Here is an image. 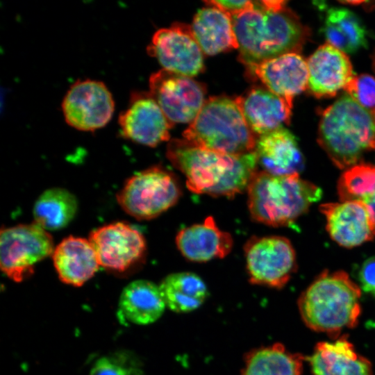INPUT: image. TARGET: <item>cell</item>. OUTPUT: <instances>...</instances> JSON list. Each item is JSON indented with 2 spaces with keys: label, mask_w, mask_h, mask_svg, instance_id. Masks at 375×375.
Wrapping results in <instances>:
<instances>
[{
  "label": "cell",
  "mask_w": 375,
  "mask_h": 375,
  "mask_svg": "<svg viewBox=\"0 0 375 375\" xmlns=\"http://www.w3.org/2000/svg\"><path fill=\"white\" fill-rule=\"evenodd\" d=\"M319 210L326 218L329 235L340 246L352 248L375 236L373 217L362 201L327 203L321 205Z\"/></svg>",
  "instance_id": "15"
},
{
  "label": "cell",
  "mask_w": 375,
  "mask_h": 375,
  "mask_svg": "<svg viewBox=\"0 0 375 375\" xmlns=\"http://www.w3.org/2000/svg\"><path fill=\"white\" fill-rule=\"evenodd\" d=\"M362 201L369 209L375 226V185L362 198Z\"/></svg>",
  "instance_id": "34"
},
{
  "label": "cell",
  "mask_w": 375,
  "mask_h": 375,
  "mask_svg": "<svg viewBox=\"0 0 375 375\" xmlns=\"http://www.w3.org/2000/svg\"><path fill=\"white\" fill-rule=\"evenodd\" d=\"M147 51L163 69L185 76H196L204 67V54L186 24L176 22L158 30Z\"/></svg>",
  "instance_id": "13"
},
{
  "label": "cell",
  "mask_w": 375,
  "mask_h": 375,
  "mask_svg": "<svg viewBox=\"0 0 375 375\" xmlns=\"http://www.w3.org/2000/svg\"><path fill=\"white\" fill-rule=\"evenodd\" d=\"M375 185V167L365 163L353 165L342 174L338 183L340 201H360Z\"/></svg>",
  "instance_id": "29"
},
{
  "label": "cell",
  "mask_w": 375,
  "mask_h": 375,
  "mask_svg": "<svg viewBox=\"0 0 375 375\" xmlns=\"http://www.w3.org/2000/svg\"><path fill=\"white\" fill-rule=\"evenodd\" d=\"M285 1H256L231 17L239 60L249 66L285 53H299L309 30Z\"/></svg>",
  "instance_id": "1"
},
{
  "label": "cell",
  "mask_w": 375,
  "mask_h": 375,
  "mask_svg": "<svg viewBox=\"0 0 375 375\" xmlns=\"http://www.w3.org/2000/svg\"><path fill=\"white\" fill-rule=\"evenodd\" d=\"M374 118H375V114H374Z\"/></svg>",
  "instance_id": "36"
},
{
  "label": "cell",
  "mask_w": 375,
  "mask_h": 375,
  "mask_svg": "<svg viewBox=\"0 0 375 375\" xmlns=\"http://www.w3.org/2000/svg\"><path fill=\"white\" fill-rule=\"evenodd\" d=\"M165 308L159 285L147 280H136L123 289L118 315L124 322L147 325L157 321Z\"/></svg>",
  "instance_id": "23"
},
{
  "label": "cell",
  "mask_w": 375,
  "mask_h": 375,
  "mask_svg": "<svg viewBox=\"0 0 375 375\" xmlns=\"http://www.w3.org/2000/svg\"><path fill=\"white\" fill-rule=\"evenodd\" d=\"M306 360L277 342L248 351L240 375H301Z\"/></svg>",
  "instance_id": "25"
},
{
  "label": "cell",
  "mask_w": 375,
  "mask_h": 375,
  "mask_svg": "<svg viewBox=\"0 0 375 375\" xmlns=\"http://www.w3.org/2000/svg\"><path fill=\"white\" fill-rule=\"evenodd\" d=\"M62 110L70 126L82 131H94L110 122L115 102L103 82L79 80L67 90L62 102Z\"/></svg>",
  "instance_id": "11"
},
{
  "label": "cell",
  "mask_w": 375,
  "mask_h": 375,
  "mask_svg": "<svg viewBox=\"0 0 375 375\" xmlns=\"http://www.w3.org/2000/svg\"><path fill=\"white\" fill-rule=\"evenodd\" d=\"M374 69L375 70V55H374Z\"/></svg>",
  "instance_id": "35"
},
{
  "label": "cell",
  "mask_w": 375,
  "mask_h": 375,
  "mask_svg": "<svg viewBox=\"0 0 375 375\" xmlns=\"http://www.w3.org/2000/svg\"><path fill=\"white\" fill-rule=\"evenodd\" d=\"M254 152L231 155L197 147L185 139H173L167 145V157L185 175L192 192L233 197L247 189L257 172Z\"/></svg>",
  "instance_id": "2"
},
{
  "label": "cell",
  "mask_w": 375,
  "mask_h": 375,
  "mask_svg": "<svg viewBox=\"0 0 375 375\" xmlns=\"http://www.w3.org/2000/svg\"><path fill=\"white\" fill-rule=\"evenodd\" d=\"M181 195V187L174 174L154 166L127 179L117 194V201L129 215L147 220L172 207Z\"/></svg>",
  "instance_id": "7"
},
{
  "label": "cell",
  "mask_w": 375,
  "mask_h": 375,
  "mask_svg": "<svg viewBox=\"0 0 375 375\" xmlns=\"http://www.w3.org/2000/svg\"><path fill=\"white\" fill-rule=\"evenodd\" d=\"M251 218L272 226L292 224L322 198V190L299 174L276 176L257 171L247 188Z\"/></svg>",
  "instance_id": "5"
},
{
  "label": "cell",
  "mask_w": 375,
  "mask_h": 375,
  "mask_svg": "<svg viewBox=\"0 0 375 375\" xmlns=\"http://www.w3.org/2000/svg\"><path fill=\"white\" fill-rule=\"evenodd\" d=\"M149 94L174 124L191 123L206 101L202 83L165 69L151 75Z\"/></svg>",
  "instance_id": "10"
},
{
  "label": "cell",
  "mask_w": 375,
  "mask_h": 375,
  "mask_svg": "<svg viewBox=\"0 0 375 375\" xmlns=\"http://www.w3.org/2000/svg\"><path fill=\"white\" fill-rule=\"evenodd\" d=\"M360 297V286L345 272L326 270L301 294L297 304L307 327L335 338L358 324Z\"/></svg>",
  "instance_id": "3"
},
{
  "label": "cell",
  "mask_w": 375,
  "mask_h": 375,
  "mask_svg": "<svg viewBox=\"0 0 375 375\" xmlns=\"http://www.w3.org/2000/svg\"><path fill=\"white\" fill-rule=\"evenodd\" d=\"M208 6H213L232 17L254 7V1H205Z\"/></svg>",
  "instance_id": "33"
},
{
  "label": "cell",
  "mask_w": 375,
  "mask_h": 375,
  "mask_svg": "<svg viewBox=\"0 0 375 375\" xmlns=\"http://www.w3.org/2000/svg\"><path fill=\"white\" fill-rule=\"evenodd\" d=\"M246 267L252 284L282 288L297 269L295 251L286 238H251L244 245Z\"/></svg>",
  "instance_id": "9"
},
{
  "label": "cell",
  "mask_w": 375,
  "mask_h": 375,
  "mask_svg": "<svg viewBox=\"0 0 375 375\" xmlns=\"http://www.w3.org/2000/svg\"><path fill=\"white\" fill-rule=\"evenodd\" d=\"M118 122L123 138L151 147L169 140L174 126L149 92H143L131 93L128 106L120 113Z\"/></svg>",
  "instance_id": "14"
},
{
  "label": "cell",
  "mask_w": 375,
  "mask_h": 375,
  "mask_svg": "<svg viewBox=\"0 0 375 375\" xmlns=\"http://www.w3.org/2000/svg\"><path fill=\"white\" fill-rule=\"evenodd\" d=\"M53 250L51 235L35 222L1 228V269L15 282L31 276L35 265L52 256Z\"/></svg>",
  "instance_id": "8"
},
{
  "label": "cell",
  "mask_w": 375,
  "mask_h": 375,
  "mask_svg": "<svg viewBox=\"0 0 375 375\" xmlns=\"http://www.w3.org/2000/svg\"><path fill=\"white\" fill-rule=\"evenodd\" d=\"M159 287L166 307L178 313L197 309L208 294L204 281L196 274L189 272L168 275Z\"/></svg>",
  "instance_id": "27"
},
{
  "label": "cell",
  "mask_w": 375,
  "mask_h": 375,
  "mask_svg": "<svg viewBox=\"0 0 375 375\" xmlns=\"http://www.w3.org/2000/svg\"><path fill=\"white\" fill-rule=\"evenodd\" d=\"M183 136L197 147L231 155L254 151L258 139L236 99L222 96L206 99Z\"/></svg>",
  "instance_id": "6"
},
{
  "label": "cell",
  "mask_w": 375,
  "mask_h": 375,
  "mask_svg": "<svg viewBox=\"0 0 375 375\" xmlns=\"http://www.w3.org/2000/svg\"><path fill=\"white\" fill-rule=\"evenodd\" d=\"M101 267L123 272L139 263L147 251L142 233L130 224L116 222L93 230L89 235Z\"/></svg>",
  "instance_id": "12"
},
{
  "label": "cell",
  "mask_w": 375,
  "mask_h": 375,
  "mask_svg": "<svg viewBox=\"0 0 375 375\" xmlns=\"http://www.w3.org/2000/svg\"><path fill=\"white\" fill-rule=\"evenodd\" d=\"M309 92L316 97H330L344 89L354 76L347 53L326 43L306 60Z\"/></svg>",
  "instance_id": "17"
},
{
  "label": "cell",
  "mask_w": 375,
  "mask_h": 375,
  "mask_svg": "<svg viewBox=\"0 0 375 375\" xmlns=\"http://www.w3.org/2000/svg\"><path fill=\"white\" fill-rule=\"evenodd\" d=\"M52 259L60 281L76 287L93 277L100 267L89 240L72 235L56 247Z\"/></svg>",
  "instance_id": "21"
},
{
  "label": "cell",
  "mask_w": 375,
  "mask_h": 375,
  "mask_svg": "<svg viewBox=\"0 0 375 375\" xmlns=\"http://www.w3.org/2000/svg\"><path fill=\"white\" fill-rule=\"evenodd\" d=\"M89 375H131L129 369L115 358L103 357L97 360Z\"/></svg>",
  "instance_id": "31"
},
{
  "label": "cell",
  "mask_w": 375,
  "mask_h": 375,
  "mask_svg": "<svg viewBox=\"0 0 375 375\" xmlns=\"http://www.w3.org/2000/svg\"><path fill=\"white\" fill-rule=\"evenodd\" d=\"M255 153L262 171L273 175L299 174L304 167L295 136L283 126L258 136Z\"/></svg>",
  "instance_id": "19"
},
{
  "label": "cell",
  "mask_w": 375,
  "mask_h": 375,
  "mask_svg": "<svg viewBox=\"0 0 375 375\" xmlns=\"http://www.w3.org/2000/svg\"><path fill=\"white\" fill-rule=\"evenodd\" d=\"M322 32L326 43L345 53H355L367 44L366 27L356 14L344 8L326 11Z\"/></svg>",
  "instance_id": "26"
},
{
  "label": "cell",
  "mask_w": 375,
  "mask_h": 375,
  "mask_svg": "<svg viewBox=\"0 0 375 375\" xmlns=\"http://www.w3.org/2000/svg\"><path fill=\"white\" fill-rule=\"evenodd\" d=\"M356 103L375 114V78L366 74L354 76L344 88Z\"/></svg>",
  "instance_id": "30"
},
{
  "label": "cell",
  "mask_w": 375,
  "mask_h": 375,
  "mask_svg": "<svg viewBox=\"0 0 375 375\" xmlns=\"http://www.w3.org/2000/svg\"><path fill=\"white\" fill-rule=\"evenodd\" d=\"M235 99L256 135L267 133L290 122L292 110L268 89L254 88Z\"/></svg>",
  "instance_id": "22"
},
{
  "label": "cell",
  "mask_w": 375,
  "mask_h": 375,
  "mask_svg": "<svg viewBox=\"0 0 375 375\" xmlns=\"http://www.w3.org/2000/svg\"><path fill=\"white\" fill-rule=\"evenodd\" d=\"M247 67L256 78L281 98L291 110L294 97L308 89L307 61L299 53H285Z\"/></svg>",
  "instance_id": "16"
},
{
  "label": "cell",
  "mask_w": 375,
  "mask_h": 375,
  "mask_svg": "<svg viewBox=\"0 0 375 375\" xmlns=\"http://www.w3.org/2000/svg\"><path fill=\"white\" fill-rule=\"evenodd\" d=\"M190 26L205 55L238 49L231 17L217 8L207 6L199 10Z\"/></svg>",
  "instance_id": "24"
},
{
  "label": "cell",
  "mask_w": 375,
  "mask_h": 375,
  "mask_svg": "<svg viewBox=\"0 0 375 375\" xmlns=\"http://www.w3.org/2000/svg\"><path fill=\"white\" fill-rule=\"evenodd\" d=\"M317 141L335 166L349 169L375 149V118L348 94L325 109Z\"/></svg>",
  "instance_id": "4"
},
{
  "label": "cell",
  "mask_w": 375,
  "mask_h": 375,
  "mask_svg": "<svg viewBox=\"0 0 375 375\" xmlns=\"http://www.w3.org/2000/svg\"><path fill=\"white\" fill-rule=\"evenodd\" d=\"M176 243L185 258L201 262L223 258L231 251L233 241L231 235L222 231L214 218L209 216L201 224L181 230Z\"/></svg>",
  "instance_id": "20"
},
{
  "label": "cell",
  "mask_w": 375,
  "mask_h": 375,
  "mask_svg": "<svg viewBox=\"0 0 375 375\" xmlns=\"http://www.w3.org/2000/svg\"><path fill=\"white\" fill-rule=\"evenodd\" d=\"M309 362L313 375H372V365L345 335L318 342Z\"/></svg>",
  "instance_id": "18"
},
{
  "label": "cell",
  "mask_w": 375,
  "mask_h": 375,
  "mask_svg": "<svg viewBox=\"0 0 375 375\" xmlns=\"http://www.w3.org/2000/svg\"><path fill=\"white\" fill-rule=\"evenodd\" d=\"M77 209V199L72 193L61 188H50L34 203V222L47 231L62 229L74 219Z\"/></svg>",
  "instance_id": "28"
},
{
  "label": "cell",
  "mask_w": 375,
  "mask_h": 375,
  "mask_svg": "<svg viewBox=\"0 0 375 375\" xmlns=\"http://www.w3.org/2000/svg\"><path fill=\"white\" fill-rule=\"evenodd\" d=\"M360 289L375 297V256L365 260L358 273Z\"/></svg>",
  "instance_id": "32"
}]
</instances>
